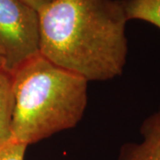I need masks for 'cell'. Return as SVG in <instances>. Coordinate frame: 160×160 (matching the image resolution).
Returning a JSON list of instances; mask_svg holds the SVG:
<instances>
[{
    "instance_id": "1",
    "label": "cell",
    "mask_w": 160,
    "mask_h": 160,
    "mask_svg": "<svg viewBox=\"0 0 160 160\" xmlns=\"http://www.w3.org/2000/svg\"><path fill=\"white\" fill-rule=\"evenodd\" d=\"M38 12L43 57L88 82L123 73L128 20L122 0H57Z\"/></svg>"
},
{
    "instance_id": "2",
    "label": "cell",
    "mask_w": 160,
    "mask_h": 160,
    "mask_svg": "<svg viewBox=\"0 0 160 160\" xmlns=\"http://www.w3.org/2000/svg\"><path fill=\"white\" fill-rule=\"evenodd\" d=\"M12 142L29 145L73 128L87 105L88 81L41 54L12 74Z\"/></svg>"
},
{
    "instance_id": "8",
    "label": "cell",
    "mask_w": 160,
    "mask_h": 160,
    "mask_svg": "<svg viewBox=\"0 0 160 160\" xmlns=\"http://www.w3.org/2000/svg\"><path fill=\"white\" fill-rule=\"evenodd\" d=\"M22 1L27 5H29L30 7L34 8L35 10L39 12L57 0H22Z\"/></svg>"
},
{
    "instance_id": "5",
    "label": "cell",
    "mask_w": 160,
    "mask_h": 160,
    "mask_svg": "<svg viewBox=\"0 0 160 160\" xmlns=\"http://www.w3.org/2000/svg\"><path fill=\"white\" fill-rule=\"evenodd\" d=\"M13 109L12 76L5 70H0V148L12 142Z\"/></svg>"
},
{
    "instance_id": "3",
    "label": "cell",
    "mask_w": 160,
    "mask_h": 160,
    "mask_svg": "<svg viewBox=\"0 0 160 160\" xmlns=\"http://www.w3.org/2000/svg\"><path fill=\"white\" fill-rule=\"evenodd\" d=\"M40 54L39 12L22 0H0V58L12 74Z\"/></svg>"
},
{
    "instance_id": "7",
    "label": "cell",
    "mask_w": 160,
    "mask_h": 160,
    "mask_svg": "<svg viewBox=\"0 0 160 160\" xmlns=\"http://www.w3.org/2000/svg\"><path fill=\"white\" fill-rule=\"evenodd\" d=\"M28 145L11 142L0 148V160H24Z\"/></svg>"
},
{
    "instance_id": "4",
    "label": "cell",
    "mask_w": 160,
    "mask_h": 160,
    "mask_svg": "<svg viewBox=\"0 0 160 160\" xmlns=\"http://www.w3.org/2000/svg\"><path fill=\"white\" fill-rule=\"evenodd\" d=\"M140 142L124 143L118 160H160V108L142 123Z\"/></svg>"
},
{
    "instance_id": "6",
    "label": "cell",
    "mask_w": 160,
    "mask_h": 160,
    "mask_svg": "<svg viewBox=\"0 0 160 160\" xmlns=\"http://www.w3.org/2000/svg\"><path fill=\"white\" fill-rule=\"evenodd\" d=\"M126 18L151 23L160 29V0H122Z\"/></svg>"
},
{
    "instance_id": "9",
    "label": "cell",
    "mask_w": 160,
    "mask_h": 160,
    "mask_svg": "<svg viewBox=\"0 0 160 160\" xmlns=\"http://www.w3.org/2000/svg\"><path fill=\"white\" fill-rule=\"evenodd\" d=\"M0 70H4V69H3V64H2V61H1V58H0Z\"/></svg>"
}]
</instances>
